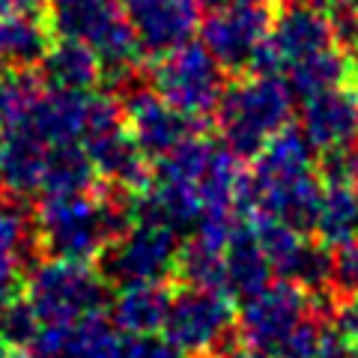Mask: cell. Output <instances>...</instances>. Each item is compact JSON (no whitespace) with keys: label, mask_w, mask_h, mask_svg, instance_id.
<instances>
[{"label":"cell","mask_w":358,"mask_h":358,"mask_svg":"<svg viewBox=\"0 0 358 358\" xmlns=\"http://www.w3.org/2000/svg\"><path fill=\"white\" fill-rule=\"evenodd\" d=\"M320 192L313 147L299 129H284L254 155L242 185V206L257 218H278L308 233L317 221Z\"/></svg>","instance_id":"obj_1"},{"label":"cell","mask_w":358,"mask_h":358,"mask_svg":"<svg viewBox=\"0 0 358 358\" xmlns=\"http://www.w3.org/2000/svg\"><path fill=\"white\" fill-rule=\"evenodd\" d=\"M236 331L245 346L266 358H313L329 334L313 310L310 289L289 278H281L242 301Z\"/></svg>","instance_id":"obj_2"},{"label":"cell","mask_w":358,"mask_h":358,"mask_svg":"<svg viewBox=\"0 0 358 358\" xmlns=\"http://www.w3.org/2000/svg\"><path fill=\"white\" fill-rule=\"evenodd\" d=\"M129 221L131 215L117 206V200L78 192L42 194L33 227H36V236L51 257L90 263L93 257H102V251Z\"/></svg>","instance_id":"obj_3"},{"label":"cell","mask_w":358,"mask_h":358,"mask_svg":"<svg viewBox=\"0 0 358 358\" xmlns=\"http://www.w3.org/2000/svg\"><path fill=\"white\" fill-rule=\"evenodd\" d=\"M293 117V90L284 78L254 72L224 90L215 108L221 143L239 159H254Z\"/></svg>","instance_id":"obj_4"},{"label":"cell","mask_w":358,"mask_h":358,"mask_svg":"<svg viewBox=\"0 0 358 358\" xmlns=\"http://www.w3.org/2000/svg\"><path fill=\"white\" fill-rule=\"evenodd\" d=\"M51 33L87 42L102 60V78L126 87L138 75L141 48L122 15L120 0H45Z\"/></svg>","instance_id":"obj_5"},{"label":"cell","mask_w":358,"mask_h":358,"mask_svg":"<svg viewBox=\"0 0 358 358\" xmlns=\"http://www.w3.org/2000/svg\"><path fill=\"white\" fill-rule=\"evenodd\" d=\"M27 301L42 322H78L105 305V278L87 260L48 257L27 272Z\"/></svg>","instance_id":"obj_6"},{"label":"cell","mask_w":358,"mask_h":358,"mask_svg":"<svg viewBox=\"0 0 358 358\" xmlns=\"http://www.w3.org/2000/svg\"><path fill=\"white\" fill-rule=\"evenodd\" d=\"M338 45V18L329 0H284L251 72L281 75L293 63Z\"/></svg>","instance_id":"obj_7"},{"label":"cell","mask_w":358,"mask_h":358,"mask_svg":"<svg viewBox=\"0 0 358 358\" xmlns=\"http://www.w3.org/2000/svg\"><path fill=\"white\" fill-rule=\"evenodd\" d=\"M179 233L152 218H131L102 251V275L117 287L164 281L179 263Z\"/></svg>","instance_id":"obj_8"},{"label":"cell","mask_w":358,"mask_h":358,"mask_svg":"<svg viewBox=\"0 0 358 358\" xmlns=\"http://www.w3.org/2000/svg\"><path fill=\"white\" fill-rule=\"evenodd\" d=\"M233 331H236V308L233 296L224 289L185 287L182 293L171 296L162 334L179 352L200 358L221 352L227 350Z\"/></svg>","instance_id":"obj_9"},{"label":"cell","mask_w":358,"mask_h":358,"mask_svg":"<svg viewBox=\"0 0 358 358\" xmlns=\"http://www.w3.org/2000/svg\"><path fill=\"white\" fill-rule=\"evenodd\" d=\"M152 90L192 120H203L215 114L224 90H227L224 66L203 45L188 42L159 60L152 72Z\"/></svg>","instance_id":"obj_10"},{"label":"cell","mask_w":358,"mask_h":358,"mask_svg":"<svg viewBox=\"0 0 358 358\" xmlns=\"http://www.w3.org/2000/svg\"><path fill=\"white\" fill-rule=\"evenodd\" d=\"M84 147L93 159L96 173L108 179L110 185H120L126 192L138 194L150 185V173H147V155L134 143L131 131L122 120V110L114 99L108 96H96L93 105V117L84 134Z\"/></svg>","instance_id":"obj_11"},{"label":"cell","mask_w":358,"mask_h":358,"mask_svg":"<svg viewBox=\"0 0 358 358\" xmlns=\"http://www.w3.org/2000/svg\"><path fill=\"white\" fill-rule=\"evenodd\" d=\"M268 27L272 13L266 3L215 9L206 21H200V45L224 66V72H245L254 69L268 39Z\"/></svg>","instance_id":"obj_12"},{"label":"cell","mask_w":358,"mask_h":358,"mask_svg":"<svg viewBox=\"0 0 358 358\" xmlns=\"http://www.w3.org/2000/svg\"><path fill=\"white\" fill-rule=\"evenodd\" d=\"M134 42L150 57H167L200 33V0H120Z\"/></svg>","instance_id":"obj_13"},{"label":"cell","mask_w":358,"mask_h":358,"mask_svg":"<svg viewBox=\"0 0 358 358\" xmlns=\"http://www.w3.org/2000/svg\"><path fill=\"white\" fill-rule=\"evenodd\" d=\"M122 120L134 143L150 159H164L188 138H194V120L162 99L155 90H131L122 105Z\"/></svg>","instance_id":"obj_14"},{"label":"cell","mask_w":358,"mask_h":358,"mask_svg":"<svg viewBox=\"0 0 358 358\" xmlns=\"http://www.w3.org/2000/svg\"><path fill=\"white\" fill-rule=\"evenodd\" d=\"M301 134L322 155L343 152L358 141V90L352 84L326 90L305 99L301 108Z\"/></svg>","instance_id":"obj_15"},{"label":"cell","mask_w":358,"mask_h":358,"mask_svg":"<svg viewBox=\"0 0 358 358\" xmlns=\"http://www.w3.org/2000/svg\"><path fill=\"white\" fill-rule=\"evenodd\" d=\"M272 275L275 268L257 239L254 224L236 221L224 245V293L245 301L272 284Z\"/></svg>","instance_id":"obj_16"},{"label":"cell","mask_w":358,"mask_h":358,"mask_svg":"<svg viewBox=\"0 0 358 358\" xmlns=\"http://www.w3.org/2000/svg\"><path fill=\"white\" fill-rule=\"evenodd\" d=\"M48 150V143L24 126L0 131V188L13 197L42 194Z\"/></svg>","instance_id":"obj_17"},{"label":"cell","mask_w":358,"mask_h":358,"mask_svg":"<svg viewBox=\"0 0 358 358\" xmlns=\"http://www.w3.org/2000/svg\"><path fill=\"white\" fill-rule=\"evenodd\" d=\"M171 293L164 281H143V284H122L110 301V322L129 338L141 334H159L164 329Z\"/></svg>","instance_id":"obj_18"},{"label":"cell","mask_w":358,"mask_h":358,"mask_svg":"<svg viewBox=\"0 0 358 358\" xmlns=\"http://www.w3.org/2000/svg\"><path fill=\"white\" fill-rule=\"evenodd\" d=\"M42 78L48 87L57 90H90L102 78V60L87 42L63 39L51 42V48L42 57Z\"/></svg>","instance_id":"obj_19"},{"label":"cell","mask_w":358,"mask_h":358,"mask_svg":"<svg viewBox=\"0 0 358 358\" xmlns=\"http://www.w3.org/2000/svg\"><path fill=\"white\" fill-rule=\"evenodd\" d=\"M313 233L329 248L346 245L358 236V185L350 179H326L320 192Z\"/></svg>","instance_id":"obj_20"},{"label":"cell","mask_w":358,"mask_h":358,"mask_svg":"<svg viewBox=\"0 0 358 358\" xmlns=\"http://www.w3.org/2000/svg\"><path fill=\"white\" fill-rule=\"evenodd\" d=\"M93 159L81 141H66L54 143L45 155V179H42V194H78L90 192L96 179Z\"/></svg>","instance_id":"obj_21"},{"label":"cell","mask_w":358,"mask_h":358,"mask_svg":"<svg viewBox=\"0 0 358 358\" xmlns=\"http://www.w3.org/2000/svg\"><path fill=\"white\" fill-rule=\"evenodd\" d=\"M51 48V24L36 13H9L0 18V54L6 63L33 66L42 63L45 51Z\"/></svg>","instance_id":"obj_22"},{"label":"cell","mask_w":358,"mask_h":358,"mask_svg":"<svg viewBox=\"0 0 358 358\" xmlns=\"http://www.w3.org/2000/svg\"><path fill=\"white\" fill-rule=\"evenodd\" d=\"M350 57L334 48H326V51H317L310 57L293 63L287 69V84L293 90V96H301V99H310V96H320L326 90H334V87H343L350 84Z\"/></svg>","instance_id":"obj_23"},{"label":"cell","mask_w":358,"mask_h":358,"mask_svg":"<svg viewBox=\"0 0 358 358\" xmlns=\"http://www.w3.org/2000/svg\"><path fill=\"white\" fill-rule=\"evenodd\" d=\"M120 334L114 322L99 313L69 322L60 358H126V341Z\"/></svg>","instance_id":"obj_24"},{"label":"cell","mask_w":358,"mask_h":358,"mask_svg":"<svg viewBox=\"0 0 358 358\" xmlns=\"http://www.w3.org/2000/svg\"><path fill=\"white\" fill-rule=\"evenodd\" d=\"M224 245L227 242L188 236L176 263V272L185 281V287L224 289Z\"/></svg>","instance_id":"obj_25"},{"label":"cell","mask_w":358,"mask_h":358,"mask_svg":"<svg viewBox=\"0 0 358 358\" xmlns=\"http://www.w3.org/2000/svg\"><path fill=\"white\" fill-rule=\"evenodd\" d=\"M42 84L30 72H6L0 78V131L15 129L27 120L33 102L39 99Z\"/></svg>","instance_id":"obj_26"},{"label":"cell","mask_w":358,"mask_h":358,"mask_svg":"<svg viewBox=\"0 0 358 358\" xmlns=\"http://www.w3.org/2000/svg\"><path fill=\"white\" fill-rule=\"evenodd\" d=\"M39 331H42V320L27 299H13L0 310V343L9 346V350L27 352Z\"/></svg>","instance_id":"obj_27"},{"label":"cell","mask_w":358,"mask_h":358,"mask_svg":"<svg viewBox=\"0 0 358 358\" xmlns=\"http://www.w3.org/2000/svg\"><path fill=\"white\" fill-rule=\"evenodd\" d=\"M329 289L338 293L343 301L358 299V242L338 245V251L331 254V281Z\"/></svg>","instance_id":"obj_28"},{"label":"cell","mask_w":358,"mask_h":358,"mask_svg":"<svg viewBox=\"0 0 358 358\" xmlns=\"http://www.w3.org/2000/svg\"><path fill=\"white\" fill-rule=\"evenodd\" d=\"M126 358H182L164 334H141L126 341Z\"/></svg>","instance_id":"obj_29"},{"label":"cell","mask_w":358,"mask_h":358,"mask_svg":"<svg viewBox=\"0 0 358 358\" xmlns=\"http://www.w3.org/2000/svg\"><path fill=\"white\" fill-rule=\"evenodd\" d=\"M18 284H21V251L0 248V310L13 299H18Z\"/></svg>","instance_id":"obj_30"},{"label":"cell","mask_w":358,"mask_h":358,"mask_svg":"<svg viewBox=\"0 0 358 358\" xmlns=\"http://www.w3.org/2000/svg\"><path fill=\"white\" fill-rule=\"evenodd\" d=\"M338 36L350 42V63L358 69V15H352V9H346V15L338 18Z\"/></svg>","instance_id":"obj_31"},{"label":"cell","mask_w":358,"mask_h":358,"mask_svg":"<svg viewBox=\"0 0 358 358\" xmlns=\"http://www.w3.org/2000/svg\"><path fill=\"white\" fill-rule=\"evenodd\" d=\"M313 358H358V355L350 350V343H346L338 331H329L326 341H322V346L317 350V355H313Z\"/></svg>","instance_id":"obj_32"},{"label":"cell","mask_w":358,"mask_h":358,"mask_svg":"<svg viewBox=\"0 0 358 358\" xmlns=\"http://www.w3.org/2000/svg\"><path fill=\"white\" fill-rule=\"evenodd\" d=\"M45 0H0V18L9 13H39Z\"/></svg>","instance_id":"obj_33"},{"label":"cell","mask_w":358,"mask_h":358,"mask_svg":"<svg viewBox=\"0 0 358 358\" xmlns=\"http://www.w3.org/2000/svg\"><path fill=\"white\" fill-rule=\"evenodd\" d=\"M257 3H266V0H200V6L215 13V9H230V6H257Z\"/></svg>","instance_id":"obj_34"},{"label":"cell","mask_w":358,"mask_h":358,"mask_svg":"<svg viewBox=\"0 0 358 358\" xmlns=\"http://www.w3.org/2000/svg\"><path fill=\"white\" fill-rule=\"evenodd\" d=\"M343 162H346V179L358 185V143L343 152Z\"/></svg>","instance_id":"obj_35"},{"label":"cell","mask_w":358,"mask_h":358,"mask_svg":"<svg viewBox=\"0 0 358 358\" xmlns=\"http://www.w3.org/2000/svg\"><path fill=\"white\" fill-rule=\"evenodd\" d=\"M227 355L224 358H266V355H260L257 350H251V346H242V350H224Z\"/></svg>","instance_id":"obj_36"},{"label":"cell","mask_w":358,"mask_h":358,"mask_svg":"<svg viewBox=\"0 0 358 358\" xmlns=\"http://www.w3.org/2000/svg\"><path fill=\"white\" fill-rule=\"evenodd\" d=\"M334 3H341L343 9H352V13L358 9V0H334Z\"/></svg>","instance_id":"obj_37"},{"label":"cell","mask_w":358,"mask_h":358,"mask_svg":"<svg viewBox=\"0 0 358 358\" xmlns=\"http://www.w3.org/2000/svg\"><path fill=\"white\" fill-rule=\"evenodd\" d=\"M6 75V60H3V54H0V78Z\"/></svg>","instance_id":"obj_38"},{"label":"cell","mask_w":358,"mask_h":358,"mask_svg":"<svg viewBox=\"0 0 358 358\" xmlns=\"http://www.w3.org/2000/svg\"><path fill=\"white\" fill-rule=\"evenodd\" d=\"M0 358H9V355H6V352H3V343H0Z\"/></svg>","instance_id":"obj_39"},{"label":"cell","mask_w":358,"mask_h":358,"mask_svg":"<svg viewBox=\"0 0 358 358\" xmlns=\"http://www.w3.org/2000/svg\"><path fill=\"white\" fill-rule=\"evenodd\" d=\"M355 355H358V346H355Z\"/></svg>","instance_id":"obj_40"}]
</instances>
